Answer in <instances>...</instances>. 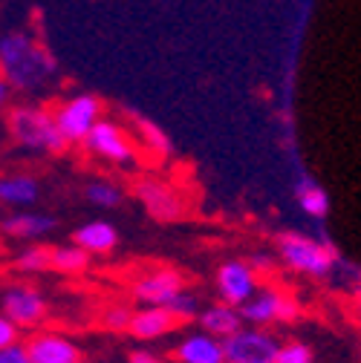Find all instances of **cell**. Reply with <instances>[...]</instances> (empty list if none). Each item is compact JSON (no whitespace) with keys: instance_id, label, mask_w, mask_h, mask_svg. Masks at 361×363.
<instances>
[{"instance_id":"6da1fadb","label":"cell","mask_w":361,"mask_h":363,"mask_svg":"<svg viewBox=\"0 0 361 363\" xmlns=\"http://www.w3.org/2000/svg\"><path fill=\"white\" fill-rule=\"evenodd\" d=\"M55 58L26 32H9L0 38V72L6 84L21 93H32L55 75Z\"/></svg>"},{"instance_id":"7a4b0ae2","label":"cell","mask_w":361,"mask_h":363,"mask_svg":"<svg viewBox=\"0 0 361 363\" xmlns=\"http://www.w3.org/2000/svg\"><path fill=\"white\" fill-rule=\"evenodd\" d=\"M9 133L21 147L29 150H43V153L67 150V139L55 124V116L43 107H15L9 113Z\"/></svg>"},{"instance_id":"3957f363","label":"cell","mask_w":361,"mask_h":363,"mask_svg":"<svg viewBox=\"0 0 361 363\" xmlns=\"http://www.w3.org/2000/svg\"><path fill=\"white\" fill-rule=\"evenodd\" d=\"M278 254L292 271H298V274H309L315 280L330 277L335 262H338V254L330 242L312 240V237H303V234H281L278 237Z\"/></svg>"},{"instance_id":"277c9868","label":"cell","mask_w":361,"mask_h":363,"mask_svg":"<svg viewBox=\"0 0 361 363\" xmlns=\"http://www.w3.org/2000/svg\"><path fill=\"white\" fill-rule=\"evenodd\" d=\"M240 317L260 329L269 323H292L301 317V303L281 289H257L254 297L240 306Z\"/></svg>"},{"instance_id":"5b68a950","label":"cell","mask_w":361,"mask_h":363,"mask_svg":"<svg viewBox=\"0 0 361 363\" xmlns=\"http://www.w3.org/2000/svg\"><path fill=\"white\" fill-rule=\"evenodd\" d=\"M281 340L260 326H240L222 340L225 363H275Z\"/></svg>"},{"instance_id":"8992f818","label":"cell","mask_w":361,"mask_h":363,"mask_svg":"<svg viewBox=\"0 0 361 363\" xmlns=\"http://www.w3.org/2000/svg\"><path fill=\"white\" fill-rule=\"evenodd\" d=\"M81 145H87L90 153H96V156H102V159H107L119 167H127V164H133L139 159V150H136V145H133L130 135L119 124L104 121V118H99L93 124V130L87 133V139Z\"/></svg>"},{"instance_id":"52a82bcc","label":"cell","mask_w":361,"mask_h":363,"mask_svg":"<svg viewBox=\"0 0 361 363\" xmlns=\"http://www.w3.org/2000/svg\"><path fill=\"white\" fill-rule=\"evenodd\" d=\"M133 196L139 199V205L159 222H176L185 216V199L173 185L162 179H139L133 185Z\"/></svg>"},{"instance_id":"ba28073f","label":"cell","mask_w":361,"mask_h":363,"mask_svg":"<svg viewBox=\"0 0 361 363\" xmlns=\"http://www.w3.org/2000/svg\"><path fill=\"white\" fill-rule=\"evenodd\" d=\"M53 116H55V124L67 139V145H81L87 139V133L93 130V124L102 118V101L96 96L84 93V96L64 101Z\"/></svg>"},{"instance_id":"9c48e42d","label":"cell","mask_w":361,"mask_h":363,"mask_svg":"<svg viewBox=\"0 0 361 363\" xmlns=\"http://www.w3.org/2000/svg\"><path fill=\"white\" fill-rule=\"evenodd\" d=\"M0 306H4V314L18 326V332H35L43 323V317H47V300H43V294L38 289H32L26 283L9 286L4 291Z\"/></svg>"},{"instance_id":"30bf717a","label":"cell","mask_w":361,"mask_h":363,"mask_svg":"<svg viewBox=\"0 0 361 363\" xmlns=\"http://www.w3.org/2000/svg\"><path fill=\"white\" fill-rule=\"evenodd\" d=\"M217 291L229 306H243L257 291V271L246 259H229L217 268Z\"/></svg>"},{"instance_id":"8fae6325","label":"cell","mask_w":361,"mask_h":363,"mask_svg":"<svg viewBox=\"0 0 361 363\" xmlns=\"http://www.w3.org/2000/svg\"><path fill=\"white\" fill-rule=\"evenodd\" d=\"M179 291H185V280L173 268H156L133 283V297L142 306H168Z\"/></svg>"},{"instance_id":"7c38bea8","label":"cell","mask_w":361,"mask_h":363,"mask_svg":"<svg viewBox=\"0 0 361 363\" xmlns=\"http://www.w3.org/2000/svg\"><path fill=\"white\" fill-rule=\"evenodd\" d=\"M23 349L32 363H78L81 352L75 340L61 332H32L23 340Z\"/></svg>"},{"instance_id":"4fadbf2b","label":"cell","mask_w":361,"mask_h":363,"mask_svg":"<svg viewBox=\"0 0 361 363\" xmlns=\"http://www.w3.org/2000/svg\"><path fill=\"white\" fill-rule=\"evenodd\" d=\"M176 326H183V323H179L165 306H145L130 314L127 332L136 340H159V337L171 335Z\"/></svg>"},{"instance_id":"5bb4252c","label":"cell","mask_w":361,"mask_h":363,"mask_svg":"<svg viewBox=\"0 0 361 363\" xmlns=\"http://www.w3.org/2000/svg\"><path fill=\"white\" fill-rule=\"evenodd\" d=\"M197 323L205 335L217 337V340H225L229 335H235L240 326H243V317H240V308L237 306H229V303H214L203 311H197Z\"/></svg>"},{"instance_id":"9a60e30c","label":"cell","mask_w":361,"mask_h":363,"mask_svg":"<svg viewBox=\"0 0 361 363\" xmlns=\"http://www.w3.org/2000/svg\"><path fill=\"white\" fill-rule=\"evenodd\" d=\"M173 357L179 363H225L222 340H217V337H211L205 332L183 337V340H179V346L173 349Z\"/></svg>"},{"instance_id":"2e32d148","label":"cell","mask_w":361,"mask_h":363,"mask_svg":"<svg viewBox=\"0 0 361 363\" xmlns=\"http://www.w3.org/2000/svg\"><path fill=\"white\" fill-rule=\"evenodd\" d=\"M72 242L78 248H84L90 257H93V254H102L104 257V254H110L119 245V231L113 228L107 219H93V222L81 225V228L75 231Z\"/></svg>"},{"instance_id":"e0dca14e","label":"cell","mask_w":361,"mask_h":363,"mask_svg":"<svg viewBox=\"0 0 361 363\" xmlns=\"http://www.w3.org/2000/svg\"><path fill=\"white\" fill-rule=\"evenodd\" d=\"M55 228V219L50 213H38V211H21L4 219V231L15 240H38L47 237Z\"/></svg>"},{"instance_id":"ac0fdd59","label":"cell","mask_w":361,"mask_h":363,"mask_svg":"<svg viewBox=\"0 0 361 363\" xmlns=\"http://www.w3.org/2000/svg\"><path fill=\"white\" fill-rule=\"evenodd\" d=\"M38 199V182L26 173H12V176H0V202L4 205H32Z\"/></svg>"},{"instance_id":"d6986e66","label":"cell","mask_w":361,"mask_h":363,"mask_svg":"<svg viewBox=\"0 0 361 363\" xmlns=\"http://www.w3.org/2000/svg\"><path fill=\"white\" fill-rule=\"evenodd\" d=\"M295 194H298V202H301L303 213H309L312 219H324L330 213V196H327V191L315 185L309 176H301Z\"/></svg>"},{"instance_id":"ffe728a7","label":"cell","mask_w":361,"mask_h":363,"mask_svg":"<svg viewBox=\"0 0 361 363\" xmlns=\"http://www.w3.org/2000/svg\"><path fill=\"white\" fill-rule=\"evenodd\" d=\"M133 124H136V133H139V142L145 145V150H151L153 156H171V139L165 135V130L159 124H153L151 118L145 116H133Z\"/></svg>"},{"instance_id":"44dd1931","label":"cell","mask_w":361,"mask_h":363,"mask_svg":"<svg viewBox=\"0 0 361 363\" xmlns=\"http://www.w3.org/2000/svg\"><path fill=\"white\" fill-rule=\"evenodd\" d=\"M12 268L18 271V274H43V271H53V248L29 245L26 251H21L15 257Z\"/></svg>"},{"instance_id":"7402d4cb","label":"cell","mask_w":361,"mask_h":363,"mask_svg":"<svg viewBox=\"0 0 361 363\" xmlns=\"http://www.w3.org/2000/svg\"><path fill=\"white\" fill-rule=\"evenodd\" d=\"M87 268H90V254L75 242L53 248V271H58V274H81Z\"/></svg>"},{"instance_id":"603a6c76","label":"cell","mask_w":361,"mask_h":363,"mask_svg":"<svg viewBox=\"0 0 361 363\" xmlns=\"http://www.w3.org/2000/svg\"><path fill=\"white\" fill-rule=\"evenodd\" d=\"M84 194L96 208H119L124 199V194L116 185H110V182H90Z\"/></svg>"},{"instance_id":"cb8c5ba5","label":"cell","mask_w":361,"mask_h":363,"mask_svg":"<svg viewBox=\"0 0 361 363\" xmlns=\"http://www.w3.org/2000/svg\"><path fill=\"white\" fill-rule=\"evenodd\" d=\"M130 308L124 303H110L102 308V326L110 329V332H127L130 326Z\"/></svg>"},{"instance_id":"d4e9b609","label":"cell","mask_w":361,"mask_h":363,"mask_svg":"<svg viewBox=\"0 0 361 363\" xmlns=\"http://www.w3.org/2000/svg\"><path fill=\"white\" fill-rule=\"evenodd\" d=\"M179 323H185V320H191V317H197V311H200V306H197V297L194 294H188V291H179L168 306H165Z\"/></svg>"},{"instance_id":"484cf974","label":"cell","mask_w":361,"mask_h":363,"mask_svg":"<svg viewBox=\"0 0 361 363\" xmlns=\"http://www.w3.org/2000/svg\"><path fill=\"white\" fill-rule=\"evenodd\" d=\"M275 363H315V360H312V352H309L306 343L289 340V343H281V346H278Z\"/></svg>"},{"instance_id":"4316f807","label":"cell","mask_w":361,"mask_h":363,"mask_svg":"<svg viewBox=\"0 0 361 363\" xmlns=\"http://www.w3.org/2000/svg\"><path fill=\"white\" fill-rule=\"evenodd\" d=\"M18 326L9 320V317L0 311V349H6V346H12V343H18Z\"/></svg>"},{"instance_id":"83f0119b","label":"cell","mask_w":361,"mask_h":363,"mask_svg":"<svg viewBox=\"0 0 361 363\" xmlns=\"http://www.w3.org/2000/svg\"><path fill=\"white\" fill-rule=\"evenodd\" d=\"M0 363H32V360H29L23 343L18 340V343H12L6 349H0Z\"/></svg>"},{"instance_id":"f1b7e54d","label":"cell","mask_w":361,"mask_h":363,"mask_svg":"<svg viewBox=\"0 0 361 363\" xmlns=\"http://www.w3.org/2000/svg\"><path fill=\"white\" fill-rule=\"evenodd\" d=\"M127 363H162V360L153 352H148V349H136V352L127 354Z\"/></svg>"},{"instance_id":"f546056e","label":"cell","mask_w":361,"mask_h":363,"mask_svg":"<svg viewBox=\"0 0 361 363\" xmlns=\"http://www.w3.org/2000/svg\"><path fill=\"white\" fill-rule=\"evenodd\" d=\"M6 99H9V84H6L4 72H0V107H4V104H6Z\"/></svg>"},{"instance_id":"4dcf8cb0","label":"cell","mask_w":361,"mask_h":363,"mask_svg":"<svg viewBox=\"0 0 361 363\" xmlns=\"http://www.w3.org/2000/svg\"><path fill=\"white\" fill-rule=\"evenodd\" d=\"M358 306H361V291H358Z\"/></svg>"},{"instance_id":"1f68e13d","label":"cell","mask_w":361,"mask_h":363,"mask_svg":"<svg viewBox=\"0 0 361 363\" xmlns=\"http://www.w3.org/2000/svg\"><path fill=\"white\" fill-rule=\"evenodd\" d=\"M78 363H87V360H78Z\"/></svg>"}]
</instances>
